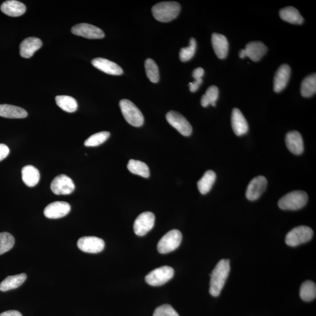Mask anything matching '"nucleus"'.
<instances>
[{"mask_svg":"<svg viewBox=\"0 0 316 316\" xmlns=\"http://www.w3.org/2000/svg\"><path fill=\"white\" fill-rule=\"evenodd\" d=\"M27 279L26 274L8 276L0 284V291H7L16 289L22 285Z\"/></svg>","mask_w":316,"mask_h":316,"instance_id":"obj_24","label":"nucleus"},{"mask_svg":"<svg viewBox=\"0 0 316 316\" xmlns=\"http://www.w3.org/2000/svg\"><path fill=\"white\" fill-rule=\"evenodd\" d=\"M146 74L150 81L157 83L159 81V73L157 64L152 59H147L145 62Z\"/></svg>","mask_w":316,"mask_h":316,"instance_id":"obj_33","label":"nucleus"},{"mask_svg":"<svg viewBox=\"0 0 316 316\" xmlns=\"http://www.w3.org/2000/svg\"><path fill=\"white\" fill-rule=\"evenodd\" d=\"M301 94L304 97H312L316 92V75L307 76L302 82L300 88Z\"/></svg>","mask_w":316,"mask_h":316,"instance_id":"obj_29","label":"nucleus"},{"mask_svg":"<svg viewBox=\"0 0 316 316\" xmlns=\"http://www.w3.org/2000/svg\"><path fill=\"white\" fill-rule=\"evenodd\" d=\"M71 207L68 202L55 201L48 204L44 211L46 217L51 219H57L66 216L70 212Z\"/></svg>","mask_w":316,"mask_h":316,"instance_id":"obj_14","label":"nucleus"},{"mask_svg":"<svg viewBox=\"0 0 316 316\" xmlns=\"http://www.w3.org/2000/svg\"><path fill=\"white\" fill-rule=\"evenodd\" d=\"M41 40L36 37H29L21 42L20 47L21 57L24 58L31 57L36 51L42 47Z\"/></svg>","mask_w":316,"mask_h":316,"instance_id":"obj_19","label":"nucleus"},{"mask_svg":"<svg viewBox=\"0 0 316 316\" xmlns=\"http://www.w3.org/2000/svg\"><path fill=\"white\" fill-rule=\"evenodd\" d=\"M174 273V269L171 266H161L149 272L146 276L145 281L152 287L161 286L173 277Z\"/></svg>","mask_w":316,"mask_h":316,"instance_id":"obj_7","label":"nucleus"},{"mask_svg":"<svg viewBox=\"0 0 316 316\" xmlns=\"http://www.w3.org/2000/svg\"><path fill=\"white\" fill-rule=\"evenodd\" d=\"M219 95V88L216 86H211L208 88L205 94L201 97V106L203 107H207L211 104V106L215 107Z\"/></svg>","mask_w":316,"mask_h":316,"instance_id":"obj_32","label":"nucleus"},{"mask_svg":"<svg viewBox=\"0 0 316 316\" xmlns=\"http://www.w3.org/2000/svg\"><path fill=\"white\" fill-rule=\"evenodd\" d=\"M285 142L288 149L293 154L299 155L303 152V141L299 132L293 131L288 133L285 138Z\"/></svg>","mask_w":316,"mask_h":316,"instance_id":"obj_17","label":"nucleus"},{"mask_svg":"<svg viewBox=\"0 0 316 316\" xmlns=\"http://www.w3.org/2000/svg\"><path fill=\"white\" fill-rule=\"evenodd\" d=\"M179 3L174 1L161 2L152 8L153 17L162 23H168L175 19L180 11Z\"/></svg>","mask_w":316,"mask_h":316,"instance_id":"obj_2","label":"nucleus"},{"mask_svg":"<svg viewBox=\"0 0 316 316\" xmlns=\"http://www.w3.org/2000/svg\"><path fill=\"white\" fill-rule=\"evenodd\" d=\"M28 113L26 110L21 107L1 104L0 105V116L7 118H24L27 117Z\"/></svg>","mask_w":316,"mask_h":316,"instance_id":"obj_23","label":"nucleus"},{"mask_svg":"<svg viewBox=\"0 0 316 316\" xmlns=\"http://www.w3.org/2000/svg\"><path fill=\"white\" fill-rule=\"evenodd\" d=\"M245 50L247 57L254 62H258L264 56L268 48L261 42L254 41L248 43Z\"/></svg>","mask_w":316,"mask_h":316,"instance_id":"obj_22","label":"nucleus"},{"mask_svg":"<svg viewBox=\"0 0 316 316\" xmlns=\"http://www.w3.org/2000/svg\"><path fill=\"white\" fill-rule=\"evenodd\" d=\"M182 240V235L179 230L169 231L159 241L157 249L161 254H167L177 249Z\"/></svg>","mask_w":316,"mask_h":316,"instance_id":"obj_6","label":"nucleus"},{"mask_svg":"<svg viewBox=\"0 0 316 316\" xmlns=\"http://www.w3.org/2000/svg\"><path fill=\"white\" fill-rule=\"evenodd\" d=\"M1 10L8 16L17 17L23 15L26 11V6L15 0H8L2 3Z\"/></svg>","mask_w":316,"mask_h":316,"instance_id":"obj_21","label":"nucleus"},{"mask_svg":"<svg viewBox=\"0 0 316 316\" xmlns=\"http://www.w3.org/2000/svg\"><path fill=\"white\" fill-rule=\"evenodd\" d=\"M268 182L264 176H259L254 178L248 185L246 197L250 201L257 200L265 191Z\"/></svg>","mask_w":316,"mask_h":316,"instance_id":"obj_13","label":"nucleus"},{"mask_svg":"<svg viewBox=\"0 0 316 316\" xmlns=\"http://www.w3.org/2000/svg\"><path fill=\"white\" fill-rule=\"evenodd\" d=\"M300 296L305 302H311L316 297V286L314 282L307 281L302 285L300 289Z\"/></svg>","mask_w":316,"mask_h":316,"instance_id":"obj_31","label":"nucleus"},{"mask_svg":"<svg viewBox=\"0 0 316 316\" xmlns=\"http://www.w3.org/2000/svg\"><path fill=\"white\" fill-rule=\"evenodd\" d=\"M230 271V261L229 259L220 260L210 274V293L211 296L220 295Z\"/></svg>","mask_w":316,"mask_h":316,"instance_id":"obj_1","label":"nucleus"},{"mask_svg":"<svg viewBox=\"0 0 316 316\" xmlns=\"http://www.w3.org/2000/svg\"><path fill=\"white\" fill-rule=\"evenodd\" d=\"M202 79H199V80H195V81L194 82L190 83L189 84L190 90L192 92H195L197 91L199 87H200V86L202 84Z\"/></svg>","mask_w":316,"mask_h":316,"instance_id":"obj_39","label":"nucleus"},{"mask_svg":"<svg viewBox=\"0 0 316 316\" xmlns=\"http://www.w3.org/2000/svg\"><path fill=\"white\" fill-rule=\"evenodd\" d=\"M279 15L282 20L293 24H302L304 20L298 10L293 7H287L281 9Z\"/></svg>","mask_w":316,"mask_h":316,"instance_id":"obj_26","label":"nucleus"},{"mask_svg":"<svg viewBox=\"0 0 316 316\" xmlns=\"http://www.w3.org/2000/svg\"><path fill=\"white\" fill-rule=\"evenodd\" d=\"M128 170L132 173L143 177L148 178L150 175L149 169L144 162L131 159L127 165Z\"/></svg>","mask_w":316,"mask_h":316,"instance_id":"obj_28","label":"nucleus"},{"mask_svg":"<svg viewBox=\"0 0 316 316\" xmlns=\"http://www.w3.org/2000/svg\"><path fill=\"white\" fill-rule=\"evenodd\" d=\"M211 42L214 52L220 59H225L228 56L229 44L225 35L214 33L211 36Z\"/></svg>","mask_w":316,"mask_h":316,"instance_id":"obj_20","label":"nucleus"},{"mask_svg":"<svg viewBox=\"0 0 316 316\" xmlns=\"http://www.w3.org/2000/svg\"><path fill=\"white\" fill-rule=\"evenodd\" d=\"M290 73V67L287 64H284L279 67L274 77V89L276 93L281 92L287 87Z\"/></svg>","mask_w":316,"mask_h":316,"instance_id":"obj_15","label":"nucleus"},{"mask_svg":"<svg viewBox=\"0 0 316 316\" xmlns=\"http://www.w3.org/2000/svg\"><path fill=\"white\" fill-rule=\"evenodd\" d=\"M240 57L241 59H244V58L247 57L246 52H245V49L241 50L240 52Z\"/></svg>","mask_w":316,"mask_h":316,"instance_id":"obj_42","label":"nucleus"},{"mask_svg":"<svg viewBox=\"0 0 316 316\" xmlns=\"http://www.w3.org/2000/svg\"><path fill=\"white\" fill-rule=\"evenodd\" d=\"M110 136V133L107 131H102L94 134L85 141V145L93 147L99 146L105 142Z\"/></svg>","mask_w":316,"mask_h":316,"instance_id":"obj_35","label":"nucleus"},{"mask_svg":"<svg viewBox=\"0 0 316 316\" xmlns=\"http://www.w3.org/2000/svg\"><path fill=\"white\" fill-rule=\"evenodd\" d=\"M153 316H179V315L171 305H164L155 309Z\"/></svg>","mask_w":316,"mask_h":316,"instance_id":"obj_37","label":"nucleus"},{"mask_svg":"<svg viewBox=\"0 0 316 316\" xmlns=\"http://www.w3.org/2000/svg\"><path fill=\"white\" fill-rule=\"evenodd\" d=\"M10 153V149L5 144H0V162L7 157Z\"/></svg>","mask_w":316,"mask_h":316,"instance_id":"obj_38","label":"nucleus"},{"mask_svg":"<svg viewBox=\"0 0 316 316\" xmlns=\"http://www.w3.org/2000/svg\"><path fill=\"white\" fill-rule=\"evenodd\" d=\"M204 74V70L201 67H198L193 70L192 76L195 80L201 79Z\"/></svg>","mask_w":316,"mask_h":316,"instance_id":"obj_40","label":"nucleus"},{"mask_svg":"<svg viewBox=\"0 0 316 316\" xmlns=\"http://www.w3.org/2000/svg\"><path fill=\"white\" fill-rule=\"evenodd\" d=\"M71 31L73 34L88 39H102L105 36L99 28L86 23L75 26Z\"/></svg>","mask_w":316,"mask_h":316,"instance_id":"obj_11","label":"nucleus"},{"mask_svg":"<svg viewBox=\"0 0 316 316\" xmlns=\"http://www.w3.org/2000/svg\"><path fill=\"white\" fill-rule=\"evenodd\" d=\"M313 235L314 231L309 227L299 226L287 233L285 238V242L289 246L296 247L311 240Z\"/></svg>","mask_w":316,"mask_h":316,"instance_id":"obj_5","label":"nucleus"},{"mask_svg":"<svg viewBox=\"0 0 316 316\" xmlns=\"http://www.w3.org/2000/svg\"><path fill=\"white\" fill-rule=\"evenodd\" d=\"M155 219V215L151 212L146 211L141 213L134 224V230L136 235L144 236L151 231L154 226Z\"/></svg>","mask_w":316,"mask_h":316,"instance_id":"obj_10","label":"nucleus"},{"mask_svg":"<svg viewBox=\"0 0 316 316\" xmlns=\"http://www.w3.org/2000/svg\"><path fill=\"white\" fill-rule=\"evenodd\" d=\"M167 121L184 136L188 137L192 133V127L189 122L180 113L170 111L167 113Z\"/></svg>","mask_w":316,"mask_h":316,"instance_id":"obj_8","label":"nucleus"},{"mask_svg":"<svg viewBox=\"0 0 316 316\" xmlns=\"http://www.w3.org/2000/svg\"><path fill=\"white\" fill-rule=\"evenodd\" d=\"M91 63L101 71L112 75H121L123 73L121 67L117 64L104 58H95Z\"/></svg>","mask_w":316,"mask_h":316,"instance_id":"obj_16","label":"nucleus"},{"mask_svg":"<svg viewBox=\"0 0 316 316\" xmlns=\"http://www.w3.org/2000/svg\"><path fill=\"white\" fill-rule=\"evenodd\" d=\"M57 104L64 112L73 113L78 108V104L74 98L68 96H57L55 98Z\"/></svg>","mask_w":316,"mask_h":316,"instance_id":"obj_30","label":"nucleus"},{"mask_svg":"<svg viewBox=\"0 0 316 316\" xmlns=\"http://www.w3.org/2000/svg\"><path fill=\"white\" fill-rule=\"evenodd\" d=\"M119 107L128 123L136 127L142 126L144 122L143 113L133 102L127 99L121 100Z\"/></svg>","mask_w":316,"mask_h":316,"instance_id":"obj_4","label":"nucleus"},{"mask_svg":"<svg viewBox=\"0 0 316 316\" xmlns=\"http://www.w3.org/2000/svg\"><path fill=\"white\" fill-rule=\"evenodd\" d=\"M22 179L27 186L33 187L37 185L40 180L39 171L32 165H27L23 168Z\"/></svg>","mask_w":316,"mask_h":316,"instance_id":"obj_25","label":"nucleus"},{"mask_svg":"<svg viewBox=\"0 0 316 316\" xmlns=\"http://www.w3.org/2000/svg\"><path fill=\"white\" fill-rule=\"evenodd\" d=\"M51 189L55 195H67L74 191L75 186L71 178L65 174H60L52 180Z\"/></svg>","mask_w":316,"mask_h":316,"instance_id":"obj_9","label":"nucleus"},{"mask_svg":"<svg viewBox=\"0 0 316 316\" xmlns=\"http://www.w3.org/2000/svg\"><path fill=\"white\" fill-rule=\"evenodd\" d=\"M15 239L13 235L7 232L0 233V255L8 252L13 248Z\"/></svg>","mask_w":316,"mask_h":316,"instance_id":"obj_34","label":"nucleus"},{"mask_svg":"<svg viewBox=\"0 0 316 316\" xmlns=\"http://www.w3.org/2000/svg\"><path fill=\"white\" fill-rule=\"evenodd\" d=\"M308 201V195L301 190L291 192L285 195L278 201L282 210H297L305 207Z\"/></svg>","mask_w":316,"mask_h":316,"instance_id":"obj_3","label":"nucleus"},{"mask_svg":"<svg viewBox=\"0 0 316 316\" xmlns=\"http://www.w3.org/2000/svg\"><path fill=\"white\" fill-rule=\"evenodd\" d=\"M196 47L197 44L195 39H190L189 47L181 49L179 53L180 60L185 62L191 59L195 54Z\"/></svg>","mask_w":316,"mask_h":316,"instance_id":"obj_36","label":"nucleus"},{"mask_svg":"<svg viewBox=\"0 0 316 316\" xmlns=\"http://www.w3.org/2000/svg\"><path fill=\"white\" fill-rule=\"evenodd\" d=\"M216 179V174L213 171H207L205 172L204 175L199 180L198 187L199 192L202 195L207 194L210 191L211 188L215 182Z\"/></svg>","mask_w":316,"mask_h":316,"instance_id":"obj_27","label":"nucleus"},{"mask_svg":"<svg viewBox=\"0 0 316 316\" xmlns=\"http://www.w3.org/2000/svg\"><path fill=\"white\" fill-rule=\"evenodd\" d=\"M231 125L233 131L237 136H242L247 133L248 124L246 119L240 110L238 109L232 110L231 114Z\"/></svg>","mask_w":316,"mask_h":316,"instance_id":"obj_18","label":"nucleus"},{"mask_svg":"<svg viewBox=\"0 0 316 316\" xmlns=\"http://www.w3.org/2000/svg\"><path fill=\"white\" fill-rule=\"evenodd\" d=\"M0 316H23L20 312L17 311H8L2 313Z\"/></svg>","mask_w":316,"mask_h":316,"instance_id":"obj_41","label":"nucleus"},{"mask_svg":"<svg viewBox=\"0 0 316 316\" xmlns=\"http://www.w3.org/2000/svg\"><path fill=\"white\" fill-rule=\"evenodd\" d=\"M78 247L85 253L96 254L101 252L105 247L102 239L96 237H84L78 241Z\"/></svg>","mask_w":316,"mask_h":316,"instance_id":"obj_12","label":"nucleus"}]
</instances>
